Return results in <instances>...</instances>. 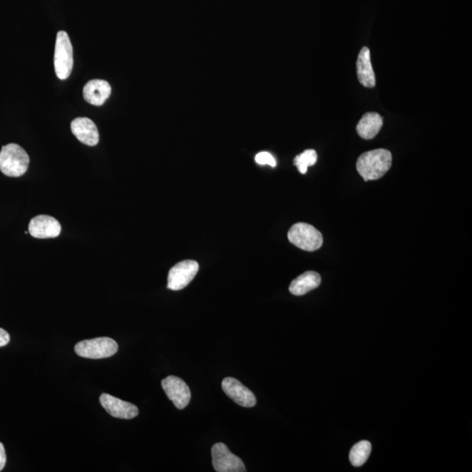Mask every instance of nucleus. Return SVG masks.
I'll return each instance as SVG.
<instances>
[{
	"label": "nucleus",
	"mask_w": 472,
	"mask_h": 472,
	"mask_svg": "<svg viewBox=\"0 0 472 472\" xmlns=\"http://www.w3.org/2000/svg\"><path fill=\"white\" fill-rule=\"evenodd\" d=\"M391 166L392 154L385 149H376L363 153L356 163V169L365 181L381 179L388 173Z\"/></svg>",
	"instance_id": "f257e3e1"
},
{
	"label": "nucleus",
	"mask_w": 472,
	"mask_h": 472,
	"mask_svg": "<svg viewBox=\"0 0 472 472\" xmlns=\"http://www.w3.org/2000/svg\"><path fill=\"white\" fill-rule=\"evenodd\" d=\"M29 156L26 150L16 144L2 147L0 152V171L5 175L17 178L24 175L29 166Z\"/></svg>",
	"instance_id": "f03ea898"
},
{
	"label": "nucleus",
	"mask_w": 472,
	"mask_h": 472,
	"mask_svg": "<svg viewBox=\"0 0 472 472\" xmlns=\"http://www.w3.org/2000/svg\"><path fill=\"white\" fill-rule=\"evenodd\" d=\"M289 241L299 249L313 252L323 245L322 234L309 224L299 222L291 227L288 233Z\"/></svg>",
	"instance_id": "7ed1b4c3"
},
{
	"label": "nucleus",
	"mask_w": 472,
	"mask_h": 472,
	"mask_svg": "<svg viewBox=\"0 0 472 472\" xmlns=\"http://www.w3.org/2000/svg\"><path fill=\"white\" fill-rule=\"evenodd\" d=\"M118 351V343L108 337L83 340L77 343L75 347L76 354L87 359L110 358L117 354Z\"/></svg>",
	"instance_id": "20e7f679"
},
{
	"label": "nucleus",
	"mask_w": 472,
	"mask_h": 472,
	"mask_svg": "<svg viewBox=\"0 0 472 472\" xmlns=\"http://www.w3.org/2000/svg\"><path fill=\"white\" fill-rule=\"evenodd\" d=\"M73 64V46L68 34L64 31L57 34L55 50V69L58 78L68 79Z\"/></svg>",
	"instance_id": "39448f33"
},
{
	"label": "nucleus",
	"mask_w": 472,
	"mask_h": 472,
	"mask_svg": "<svg viewBox=\"0 0 472 472\" xmlns=\"http://www.w3.org/2000/svg\"><path fill=\"white\" fill-rule=\"evenodd\" d=\"M212 466L217 472H245L242 460L234 455L222 443H215L212 448Z\"/></svg>",
	"instance_id": "423d86ee"
},
{
	"label": "nucleus",
	"mask_w": 472,
	"mask_h": 472,
	"mask_svg": "<svg viewBox=\"0 0 472 472\" xmlns=\"http://www.w3.org/2000/svg\"><path fill=\"white\" fill-rule=\"evenodd\" d=\"M199 272V264L193 260L179 262L170 270L168 288L172 291H180L187 287Z\"/></svg>",
	"instance_id": "0eeeda50"
},
{
	"label": "nucleus",
	"mask_w": 472,
	"mask_h": 472,
	"mask_svg": "<svg viewBox=\"0 0 472 472\" xmlns=\"http://www.w3.org/2000/svg\"><path fill=\"white\" fill-rule=\"evenodd\" d=\"M166 396L173 402L175 407L184 409L191 400V391L187 383L176 376H168L161 382Z\"/></svg>",
	"instance_id": "6e6552de"
},
{
	"label": "nucleus",
	"mask_w": 472,
	"mask_h": 472,
	"mask_svg": "<svg viewBox=\"0 0 472 472\" xmlns=\"http://www.w3.org/2000/svg\"><path fill=\"white\" fill-rule=\"evenodd\" d=\"M222 388L230 399L242 407L253 408L257 404V398L242 382L235 378L227 377L222 383Z\"/></svg>",
	"instance_id": "1a4fd4ad"
},
{
	"label": "nucleus",
	"mask_w": 472,
	"mask_h": 472,
	"mask_svg": "<svg viewBox=\"0 0 472 472\" xmlns=\"http://www.w3.org/2000/svg\"><path fill=\"white\" fill-rule=\"evenodd\" d=\"M29 232L34 238H56L61 234V226L52 216L41 215L31 220Z\"/></svg>",
	"instance_id": "9d476101"
},
{
	"label": "nucleus",
	"mask_w": 472,
	"mask_h": 472,
	"mask_svg": "<svg viewBox=\"0 0 472 472\" xmlns=\"http://www.w3.org/2000/svg\"><path fill=\"white\" fill-rule=\"evenodd\" d=\"M100 404L111 416L119 419H133L138 416L137 406L120 400L109 394H103L100 396Z\"/></svg>",
	"instance_id": "9b49d317"
},
{
	"label": "nucleus",
	"mask_w": 472,
	"mask_h": 472,
	"mask_svg": "<svg viewBox=\"0 0 472 472\" xmlns=\"http://www.w3.org/2000/svg\"><path fill=\"white\" fill-rule=\"evenodd\" d=\"M72 133L83 144L95 146L99 142L98 127L90 118H78L71 123Z\"/></svg>",
	"instance_id": "f8f14e48"
},
{
	"label": "nucleus",
	"mask_w": 472,
	"mask_h": 472,
	"mask_svg": "<svg viewBox=\"0 0 472 472\" xmlns=\"http://www.w3.org/2000/svg\"><path fill=\"white\" fill-rule=\"evenodd\" d=\"M111 93V85L104 80H91L83 88L85 101L95 106H102L110 98Z\"/></svg>",
	"instance_id": "ddd939ff"
},
{
	"label": "nucleus",
	"mask_w": 472,
	"mask_h": 472,
	"mask_svg": "<svg viewBox=\"0 0 472 472\" xmlns=\"http://www.w3.org/2000/svg\"><path fill=\"white\" fill-rule=\"evenodd\" d=\"M370 53L369 48L364 46L359 52L357 63H356L359 83L366 88H374L376 84Z\"/></svg>",
	"instance_id": "4468645a"
},
{
	"label": "nucleus",
	"mask_w": 472,
	"mask_h": 472,
	"mask_svg": "<svg viewBox=\"0 0 472 472\" xmlns=\"http://www.w3.org/2000/svg\"><path fill=\"white\" fill-rule=\"evenodd\" d=\"M383 125L381 116L375 112H369L363 117L356 127L359 136L366 140H370L377 136Z\"/></svg>",
	"instance_id": "2eb2a0df"
},
{
	"label": "nucleus",
	"mask_w": 472,
	"mask_h": 472,
	"mask_svg": "<svg viewBox=\"0 0 472 472\" xmlns=\"http://www.w3.org/2000/svg\"><path fill=\"white\" fill-rule=\"evenodd\" d=\"M321 277L315 272H307L297 277L289 285V292L294 296H303L319 287Z\"/></svg>",
	"instance_id": "dca6fc26"
},
{
	"label": "nucleus",
	"mask_w": 472,
	"mask_h": 472,
	"mask_svg": "<svg viewBox=\"0 0 472 472\" xmlns=\"http://www.w3.org/2000/svg\"><path fill=\"white\" fill-rule=\"evenodd\" d=\"M371 451H372V445L369 441H361L355 444L349 454L351 463L355 467L362 466L369 459Z\"/></svg>",
	"instance_id": "f3484780"
},
{
	"label": "nucleus",
	"mask_w": 472,
	"mask_h": 472,
	"mask_svg": "<svg viewBox=\"0 0 472 472\" xmlns=\"http://www.w3.org/2000/svg\"><path fill=\"white\" fill-rule=\"evenodd\" d=\"M318 160V155L314 150H307L294 160V164L302 174L307 172L309 166L314 165Z\"/></svg>",
	"instance_id": "a211bd4d"
},
{
	"label": "nucleus",
	"mask_w": 472,
	"mask_h": 472,
	"mask_svg": "<svg viewBox=\"0 0 472 472\" xmlns=\"http://www.w3.org/2000/svg\"><path fill=\"white\" fill-rule=\"evenodd\" d=\"M255 162L259 165H268L272 166V168H275V166L277 165V161L275 160V158L272 154L267 152L258 153L257 156H255Z\"/></svg>",
	"instance_id": "6ab92c4d"
},
{
	"label": "nucleus",
	"mask_w": 472,
	"mask_h": 472,
	"mask_svg": "<svg viewBox=\"0 0 472 472\" xmlns=\"http://www.w3.org/2000/svg\"><path fill=\"white\" fill-rule=\"evenodd\" d=\"M10 342V335L9 332L0 328V347H5Z\"/></svg>",
	"instance_id": "aec40b11"
},
{
	"label": "nucleus",
	"mask_w": 472,
	"mask_h": 472,
	"mask_svg": "<svg viewBox=\"0 0 472 472\" xmlns=\"http://www.w3.org/2000/svg\"><path fill=\"white\" fill-rule=\"evenodd\" d=\"M6 463V455L5 447H4L3 443H0V471H1L4 468H5Z\"/></svg>",
	"instance_id": "412c9836"
}]
</instances>
